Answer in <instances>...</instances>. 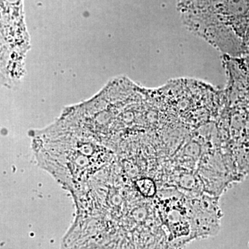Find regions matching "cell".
Masks as SVG:
<instances>
[{"instance_id": "1", "label": "cell", "mask_w": 249, "mask_h": 249, "mask_svg": "<svg viewBox=\"0 0 249 249\" xmlns=\"http://www.w3.org/2000/svg\"><path fill=\"white\" fill-rule=\"evenodd\" d=\"M137 184L142 194L145 195L146 196H151L155 193V185L150 180H141L137 182Z\"/></svg>"}]
</instances>
